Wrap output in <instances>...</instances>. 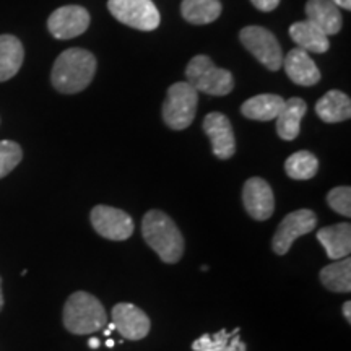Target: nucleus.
I'll use <instances>...</instances> for the list:
<instances>
[{"mask_svg": "<svg viewBox=\"0 0 351 351\" xmlns=\"http://www.w3.org/2000/svg\"><path fill=\"white\" fill-rule=\"evenodd\" d=\"M251 3L261 12H274L280 5V0H251Z\"/></svg>", "mask_w": 351, "mask_h": 351, "instance_id": "obj_28", "label": "nucleus"}, {"mask_svg": "<svg viewBox=\"0 0 351 351\" xmlns=\"http://www.w3.org/2000/svg\"><path fill=\"white\" fill-rule=\"evenodd\" d=\"M219 0H182L181 13L184 20L192 25H208L221 15Z\"/></svg>", "mask_w": 351, "mask_h": 351, "instance_id": "obj_23", "label": "nucleus"}, {"mask_svg": "<svg viewBox=\"0 0 351 351\" xmlns=\"http://www.w3.org/2000/svg\"><path fill=\"white\" fill-rule=\"evenodd\" d=\"M285 72L289 80L300 86H313L320 82V70L313 59H311L309 52L295 47L287 54L283 59Z\"/></svg>", "mask_w": 351, "mask_h": 351, "instance_id": "obj_14", "label": "nucleus"}, {"mask_svg": "<svg viewBox=\"0 0 351 351\" xmlns=\"http://www.w3.org/2000/svg\"><path fill=\"white\" fill-rule=\"evenodd\" d=\"M64 326L75 335H90L108 326V313L98 298L86 291H77L64 306Z\"/></svg>", "mask_w": 351, "mask_h": 351, "instance_id": "obj_3", "label": "nucleus"}, {"mask_svg": "<svg viewBox=\"0 0 351 351\" xmlns=\"http://www.w3.org/2000/svg\"><path fill=\"white\" fill-rule=\"evenodd\" d=\"M327 202L332 210L343 217H351V189L350 187H335L327 194Z\"/></svg>", "mask_w": 351, "mask_h": 351, "instance_id": "obj_27", "label": "nucleus"}, {"mask_svg": "<svg viewBox=\"0 0 351 351\" xmlns=\"http://www.w3.org/2000/svg\"><path fill=\"white\" fill-rule=\"evenodd\" d=\"M142 234L145 243L166 263L181 261L184 238L176 223L161 210H150L143 217Z\"/></svg>", "mask_w": 351, "mask_h": 351, "instance_id": "obj_2", "label": "nucleus"}, {"mask_svg": "<svg viewBox=\"0 0 351 351\" xmlns=\"http://www.w3.org/2000/svg\"><path fill=\"white\" fill-rule=\"evenodd\" d=\"M285 171L295 181H307L313 179L319 171V160L311 152H296L285 161Z\"/></svg>", "mask_w": 351, "mask_h": 351, "instance_id": "obj_25", "label": "nucleus"}, {"mask_svg": "<svg viewBox=\"0 0 351 351\" xmlns=\"http://www.w3.org/2000/svg\"><path fill=\"white\" fill-rule=\"evenodd\" d=\"M90 218L95 231L106 239L125 241L134 234V219L124 210L96 205Z\"/></svg>", "mask_w": 351, "mask_h": 351, "instance_id": "obj_9", "label": "nucleus"}, {"mask_svg": "<svg viewBox=\"0 0 351 351\" xmlns=\"http://www.w3.org/2000/svg\"><path fill=\"white\" fill-rule=\"evenodd\" d=\"M241 328L236 327L232 332L226 328L217 333H205L192 343L194 351H247V346L239 337Z\"/></svg>", "mask_w": 351, "mask_h": 351, "instance_id": "obj_22", "label": "nucleus"}, {"mask_svg": "<svg viewBox=\"0 0 351 351\" xmlns=\"http://www.w3.org/2000/svg\"><path fill=\"white\" fill-rule=\"evenodd\" d=\"M239 39L245 49L271 72H276L283 65V51L278 39L263 26H245L241 29Z\"/></svg>", "mask_w": 351, "mask_h": 351, "instance_id": "obj_6", "label": "nucleus"}, {"mask_svg": "<svg viewBox=\"0 0 351 351\" xmlns=\"http://www.w3.org/2000/svg\"><path fill=\"white\" fill-rule=\"evenodd\" d=\"M187 83L197 91L212 96H226L234 88L230 70L219 69L208 56H195L186 69Z\"/></svg>", "mask_w": 351, "mask_h": 351, "instance_id": "obj_4", "label": "nucleus"}, {"mask_svg": "<svg viewBox=\"0 0 351 351\" xmlns=\"http://www.w3.org/2000/svg\"><path fill=\"white\" fill-rule=\"evenodd\" d=\"M112 324L127 340H142L150 332V319L140 307L130 302H121L112 307Z\"/></svg>", "mask_w": 351, "mask_h": 351, "instance_id": "obj_13", "label": "nucleus"}, {"mask_svg": "<svg viewBox=\"0 0 351 351\" xmlns=\"http://www.w3.org/2000/svg\"><path fill=\"white\" fill-rule=\"evenodd\" d=\"M315 226H317V217L313 210L302 208L287 215L283 221L280 223V226L276 228L274 241H271L275 254L285 256L298 238L314 231Z\"/></svg>", "mask_w": 351, "mask_h": 351, "instance_id": "obj_8", "label": "nucleus"}, {"mask_svg": "<svg viewBox=\"0 0 351 351\" xmlns=\"http://www.w3.org/2000/svg\"><path fill=\"white\" fill-rule=\"evenodd\" d=\"M339 8H345V10H351V0H332Z\"/></svg>", "mask_w": 351, "mask_h": 351, "instance_id": "obj_29", "label": "nucleus"}, {"mask_svg": "<svg viewBox=\"0 0 351 351\" xmlns=\"http://www.w3.org/2000/svg\"><path fill=\"white\" fill-rule=\"evenodd\" d=\"M99 340L98 339H90L88 340V346H90V348H93V350H96V348H99Z\"/></svg>", "mask_w": 351, "mask_h": 351, "instance_id": "obj_31", "label": "nucleus"}, {"mask_svg": "<svg viewBox=\"0 0 351 351\" xmlns=\"http://www.w3.org/2000/svg\"><path fill=\"white\" fill-rule=\"evenodd\" d=\"M23 152L16 142L12 140H0V179L10 174L20 165Z\"/></svg>", "mask_w": 351, "mask_h": 351, "instance_id": "obj_26", "label": "nucleus"}, {"mask_svg": "<svg viewBox=\"0 0 351 351\" xmlns=\"http://www.w3.org/2000/svg\"><path fill=\"white\" fill-rule=\"evenodd\" d=\"M204 130L212 143L213 155L219 160H230L236 153V137L225 114L210 112L204 121Z\"/></svg>", "mask_w": 351, "mask_h": 351, "instance_id": "obj_12", "label": "nucleus"}, {"mask_svg": "<svg viewBox=\"0 0 351 351\" xmlns=\"http://www.w3.org/2000/svg\"><path fill=\"white\" fill-rule=\"evenodd\" d=\"M199 106V91L187 82L169 86L163 103V121L173 130H184L195 119Z\"/></svg>", "mask_w": 351, "mask_h": 351, "instance_id": "obj_5", "label": "nucleus"}, {"mask_svg": "<svg viewBox=\"0 0 351 351\" xmlns=\"http://www.w3.org/2000/svg\"><path fill=\"white\" fill-rule=\"evenodd\" d=\"M108 8L117 21L140 32H153L160 26V12L152 0H109Z\"/></svg>", "mask_w": 351, "mask_h": 351, "instance_id": "obj_7", "label": "nucleus"}, {"mask_svg": "<svg viewBox=\"0 0 351 351\" xmlns=\"http://www.w3.org/2000/svg\"><path fill=\"white\" fill-rule=\"evenodd\" d=\"M114 345H116V341H114L112 339H108V340H106V346H108V348H112Z\"/></svg>", "mask_w": 351, "mask_h": 351, "instance_id": "obj_33", "label": "nucleus"}, {"mask_svg": "<svg viewBox=\"0 0 351 351\" xmlns=\"http://www.w3.org/2000/svg\"><path fill=\"white\" fill-rule=\"evenodd\" d=\"M289 36L298 44V47L306 52H314V54H324L330 49V39L319 26L313 21H296L289 26Z\"/></svg>", "mask_w": 351, "mask_h": 351, "instance_id": "obj_16", "label": "nucleus"}, {"mask_svg": "<svg viewBox=\"0 0 351 351\" xmlns=\"http://www.w3.org/2000/svg\"><path fill=\"white\" fill-rule=\"evenodd\" d=\"M307 104L301 98H289L285 101L282 111L276 116V134L282 140L291 142L301 132V121L306 116Z\"/></svg>", "mask_w": 351, "mask_h": 351, "instance_id": "obj_18", "label": "nucleus"}, {"mask_svg": "<svg viewBox=\"0 0 351 351\" xmlns=\"http://www.w3.org/2000/svg\"><path fill=\"white\" fill-rule=\"evenodd\" d=\"M3 307V291H2V278H0V311Z\"/></svg>", "mask_w": 351, "mask_h": 351, "instance_id": "obj_32", "label": "nucleus"}, {"mask_svg": "<svg viewBox=\"0 0 351 351\" xmlns=\"http://www.w3.org/2000/svg\"><path fill=\"white\" fill-rule=\"evenodd\" d=\"M319 243L324 245L328 258L340 261L350 256L351 252V226L350 223L326 226L317 232Z\"/></svg>", "mask_w": 351, "mask_h": 351, "instance_id": "obj_17", "label": "nucleus"}, {"mask_svg": "<svg viewBox=\"0 0 351 351\" xmlns=\"http://www.w3.org/2000/svg\"><path fill=\"white\" fill-rule=\"evenodd\" d=\"M90 21V13L86 8L80 5H65L51 13L47 28L56 39H72L85 33Z\"/></svg>", "mask_w": 351, "mask_h": 351, "instance_id": "obj_10", "label": "nucleus"}, {"mask_svg": "<svg viewBox=\"0 0 351 351\" xmlns=\"http://www.w3.org/2000/svg\"><path fill=\"white\" fill-rule=\"evenodd\" d=\"M285 104V99L278 95H257L244 101V104L241 106V112L244 117L252 121H274L278 116V112L282 111Z\"/></svg>", "mask_w": 351, "mask_h": 351, "instance_id": "obj_21", "label": "nucleus"}, {"mask_svg": "<svg viewBox=\"0 0 351 351\" xmlns=\"http://www.w3.org/2000/svg\"><path fill=\"white\" fill-rule=\"evenodd\" d=\"M304 10L306 20L313 21L327 36H333L341 29V12L332 0H307Z\"/></svg>", "mask_w": 351, "mask_h": 351, "instance_id": "obj_15", "label": "nucleus"}, {"mask_svg": "<svg viewBox=\"0 0 351 351\" xmlns=\"http://www.w3.org/2000/svg\"><path fill=\"white\" fill-rule=\"evenodd\" d=\"M315 112L327 124L348 121L351 117V99L340 90H330L315 103Z\"/></svg>", "mask_w": 351, "mask_h": 351, "instance_id": "obj_19", "label": "nucleus"}, {"mask_svg": "<svg viewBox=\"0 0 351 351\" xmlns=\"http://www.w3.org/2000/svg\"><path fill=\"white\" fill-rule=\"evenodd\" d=\"M343 315L348 322H351V301H346L343 304Z\"/></svg>", "mask_w": 351, "mask_h": 351, "instance_id": "obj_30", "label": "nucleus"}, {"mask_svg": "<svg viewBox=\"0 0 351 351\" xmlns=\"http://www.w3.org/2000/svg\"><path fill=\"white\" fill-rule=\"evenodd\" d=\"M243 202L247 213L257 221H265L275 212L274 191L270 184L262 178H251L245 181Z\"/></svg>", "mask_w": 351, "mask_h": 351, "instance_id": "obj_11", "label": "nucleus"}, {"mask_svg": "<svg viewBox=\"0 0 351 351\" xmlns=\"http://www.w3.org/2000/svg\"><path fill=\"white\" fill-rule=\"evenodd\" d=\"M25 59L23 44L12 34H0V82L10 80L19 73Z\"/></svg>", "mask_w": 351, "mask_h": 351, "instance_id": "obj_20", "label": "nucleus"}, {"mask_svg": "<svg viewBox=\"0 0 351 351\" xmlns=\"http://www.w3.org/2000/svg\"><path fill=\"white\" fill-rule=\"evenodd\" d=\"M320 282L324 287L335 293L351 291V261L350 257L330 263L320 270Z\"/></svg>", "mask_w": 351, "mask_h": 351, "instance_id": "obj_24", "label": "nucleus"}, {"mask_svg": "<svg viewBox=\"0 0 351 351\" xmlns=\"http://www.w3.org/2000/svg\"><path fill=\"white\" fill-rule=\"evenodd\" d=\"M96 73V57L90 51L72 47L56 59L51 82L59 93L75 95L85 90Z\"/></svg>", "mask_w": 351, "mask_h": 351, "instance_id": "obj_1", "label": "nucleus"}]
</instances>
